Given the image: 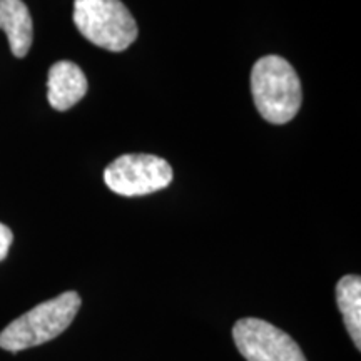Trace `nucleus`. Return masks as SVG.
I'll return each instance as SVG.
<instances>
[{
    "label": "nucleus",
    "instance_id": "9",
    "mask_svg": "<svg viewBox=\"0 0 361 361\" xmlns=\"http://www.w3.org/2000/svg\"><path fill=\"white\" fill-rule=\"evenodd\" d=\"M12 241H13L12 231L7 228L6 224L0 223V261H4L7 258Z\"/></svg>",
    "mask_w": 361,
    "mask_h": 361
},
{
    "label": "nucleus",
    "instance_id": "2",
    "mask_svg": "<svg viewBox=\"0 0 361 361\" xmlns=\"http://www.w3.org/2000/svg\"><path fill=\"white\" fill-rule=\"evenodd\" d=\"M251 90L256 109L273 124L290 123L303 101L295 67L279 56H266L256 62L251 72Z\"/></svg>",
    "mask_w": 361,
    "mask_h": 361
},
{
    "label": "nucleus",
    "instance_id": "1",
    "mask_svg": "<svg viewBox=\"0 0 361 361\" xmlns=\"http://www.w3.org/2000/svg\"><path fill=\"white\" fill-rule=\"evenodd\" d=\"M82 300L75 291H66L44 301L25 314L13 319L0 333V348L19 353L54 340L71 326Z\"/></svg>",
    "mask_w": 361,
    "mask_h": 361
},
{
    "label": "nucleus",
    "instance_id": "3",
    "mask_svg": "<svg viewBox=\"0 0 361 361\" xmlns=\"http://www.w3.org/2000/svg\"><path fill=\"white\" fill-rule=\"evenodd\" d=\"M75 27L89 42L123 52L137 39V24L121 0H74Z\"/></svg>",
    "mask_w": 361,
    "mask_h": 361
},
{
    "label": "nucleus",
    "instance_id": "5",
    "mask_svg": "<svg viewBox=\"0 0 361 361\" xmlns=\"http://www.w3.org/2000/svg\"><path fill=\"white\" fill-rule=\"evenodd\" d=\"M233 340L246 361H308L288 333L259 318L239 319Z\"/></svg>",
    "mask_w": 361,
    "mask_h": 361
},
{
    "label": "nucleus",
    "instance_id": "8",
    "mask_svg": "<svg viewBox=\"0 0 361 361\" xmlns=\"http://www.w3.org/2000/svg\"><path fill=\"white\" fill-rule=\"evenodd\" d=\"M336 303L356 350H361V278L343 276L336 284Z\"/></svg>",
    "mask_w": 361,
    "mask_h": 361
},
{
    "label": "nucleus",
    "instance_id": "4",
    "mask_svg": "<svg viewBox=\"0 0 361 361\" xmlns=\"http://www.w3.org/2000/svg\"><path fill=\"white\" fill-rule=\"evenodd\" d=\"M173 180L169 162L152 154H124L104 171V183L119 196H146L168 188Z\"/></svg>",
    "mask_w": 361,
    "mask_h": 361
},
{
    "label": "nucleus",
    "instance_id": "6",
    "mask_svg": "<svg viewBox=\"0 0 361 361\" xmlns=\"http://www.w3.org/2000/svg\"><path fill=\"white\" fill-rule=\"evenodd\" d=\"M87 78L74 62L59 61L49 71L47 99L56 111L74 107L87 94Z\"/></svg>",
    "mask_w": 361,
    "mask_h": 361
},
{
    "label": "nucleus",
    "instance_id": "7",
    "mask_svg": "<svg viewBox=\"0 0 361 361\" xmlns=\"http://www.w3.org/2000/svg\"><path fill=\"white\" fill-rule=\"evenodd\" d=\"M0 29L4 30L16 57H25L34 40V24L22 0H0Z\"/></svg>",
    "mask_w": 361,
    "mask_h": 361
}]
</instances>
